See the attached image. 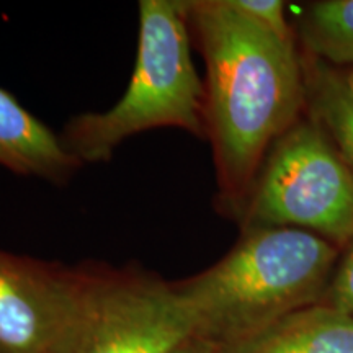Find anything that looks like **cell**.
Here are the masks:
<instances>
[{
    "mask_svg": "<svg viewBox=\"0 0 353 353\" xmlns=\"http://www.w3.org/2000/svg\"><path fill=\"white\" fill-rule=\"evenodd\" d=\"M341 249L293 228H245L219 262L172 281L193 337L232 352L294 312L321 304Z\"/></svg>",
    "mask_w": 353,
    "mask_h": 353,
    "instance_id": "obj_2",
    "label": "cell"
},
{
    "mask_svg": "<svg viewBox=\"0 0 353 353\" xmlns=\"http://www.w3.org/2000/svg\"><path fill=\"white\" fill-rule=\"evenodd\" d=\"M0 165L21 176L64 183L82 164L59 136L0 87Z\"/></svg>",
    "mask_w": 353,
    "mask_h": 353,
    "instance_id": "obj_7",
    "label": "cell"
},
{
    "mask_svg": "<svg viewBox=\"0 0 353 353\" xmlns=\"http://www.w3.org/2000/svg\"><path fill=\"white\" fill-rule=\"evenodd\" d=\"M321 304L353 317V236L341 249L332 280Z\"/></svg>",
    "mask_w": 353,
    "mask_h": 353,
    "instance_id": "obj_12",
    "label": "cell"
},
{
    "mask_svg": "<svg viewBox=\"0 0 353 353\" xmlns=\"http://www.w3.org/2000/svg\"><path fill=\"white\" fill-rule=\"evenodd\" d=\"M304 113L317 123L353 175V92L345 74L301 52Z\"/></svg>",
    "mask_w": 353,
    "mask_h": 353,
    "instance_id": "obj_9",
    "label": "cell"
},
{
    "mask_svg": "<svg viewBox=\"0 0 353 353\" xmlns=\"http://www.w3.org/2000/svg\"><path fill=\"white\" fill-rule=\"evenodd\" d=\"M192 44L205 61V128L213 148L218 206L241 218L273 143L304 114L296 39L241 15L228 0H183Z\"/></svg>",
    "mask_w": 353,
    "mask_h": 353,
    "instance_id": "obj_1",
    "label": "cell"
},
{
    "mask_svg": "<svg viewBox=\"0 0 353 353\" xmlns=\"http://www.w3.org/2000/svg\"><path fill=\"white\" fill-rule=\"evenodd\" d=\"M172 353H223V352H221L219 348H216L214 345H211V343L201 341V339L192 337L188 339L187 342H183L182 345Z\"/></svg>",
    "mask_w": 353,
    "mask_h": 353,
    "instance_id": "obj_13",
    "label": "cell"
},
{
    "mask_svg": "<svg viewBox=\"0 0 353 353\" xmlns=\"http://www.w3.org/2000/svg\"><path fill=\"white\" fill-rule=\"evenodd\" d=\"M183 0H141L138 52L126 92L105 112L70 118L61 132L81 164H103L126 139L156 128L206 138L205 83L192 61Z\"/></svg>",
    "mask_w": 353,
    "mask_h": 353,
    "instance_id": "obj_3",
    "label": "cell"
},
{
    "mask_svg": "<svg viewBox=\"0 0 353 353\" xmlns=\"http://www.w3.org/2000/svg\"><path fill=\"white\" fill-rule=\"evenodd\" d=\"M226 353H353V317L316 304Z\"/></svg>",
    "mask_w": 353,
    "mask_h": 353,
    "instance_id": "obj_8",
    "label": "cell"
},
{
    "mask_svg": "<svg viewBox=\"0 0 353 353\" xmlns=\"http://www.w3.org/2000/svg\"><path fill=\"white\" fill-rule=\"evenodd\" d=\"M87 267H64L0 249V353H69Z\"/></svg>",
    "mask_w": 353,
    "mask_h": 353,
    "instance_id": "obj_6",
    "label": "cell"
},
{
    "mask_svg": "<svg viewBox=\"0 0 353 353\" xmlns=\"http://www.w3.org/2000/svg\"><path fill=\"white\" fill-rule=\"evenodd\" d=\"M85 267V294L69 353H172L193 337L172 281L143 268Z\"/></svg>",
    "mask_w": 353,
    "mask_h": 353,
    "instance_id": "obj_5",
    "label": "cell"
},
{
    "mask_svg": "<svg viewBox=\"0 0 353 353\" xmlns=\"http://www.w3.org/2000/svg\"><path fill=\"white\" fill-rule=\"evenodd\" d=\"M239 221L301 229L339 249L353 236V175L306 113L265 156Z\"/></svg>",
    "mask_w": 353,
    "mask_h": 353,
    "instance_id": "obj_4",
    "label": "cell"
},
{
    "mask_svg": "<svg viewBox=\"0 0 353 353\" xmlns=\"http://www.w3.org/2000/svg\"><path fill=\"white\" fill-rule=\"evenodd\" d=\"M345 76H347V82H348V85H350L352 92H353V68L350 69V72L345 74Z\"/></svg>",
    "mask_w": 353,
    "mask_h": 353,
    "instance_id": "obj_14",
    "label": "cell"
},
{
    "mask_svg": "<svg viewBox=\"0 0 353 353\" xmlns=\"http://www.w3.org/2000/svg\"><path fill=\"white\" fill-rule=\"evenodd\" d=\"M228 3L241 15L263 26L283 39H296L288 19L286 3L281 0H228Z\"/></svg>",
    "mask_w": 353,
    "mask_h": 353,
    "instance_id": "obj_11",
    "label": "cell"
},
{
    "mask_svg": "<svg viewBox=\"0 0 353 353\" xmlns=\"http://www.w3.org/2000/svg\"><path fill=\"white\" fill-rule=\"evenodd\" d=\"M303 54L339 68H353V0L307 3L296 25Z\"/></svg>",
    "mask_w": 353,
    "mask_h": 353,
    "instance_id": "obj_10",
    "label": "cell"
}]
</instances>
